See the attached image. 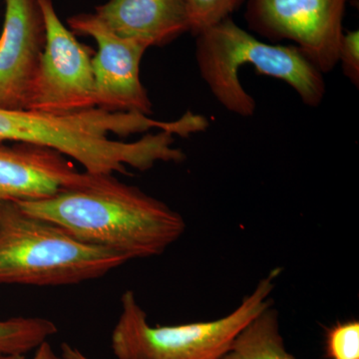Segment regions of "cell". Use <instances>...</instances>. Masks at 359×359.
<instances>
[{
  "label": "cell",
  "mask_w": 359,
  "mask_h": 359,
  "mask_svg": "<svg viewBox=\"0 0 359 359\" xmlns=\"http://www.w3.org/2000/svg\"><path fill=\"white\" fill-rule=\"evenodd\" d=\"M61 349H62V356L66 359H91L88 356L85 355L76 347L70 346L69 344H66V342L62 344Z\"/></svg>",
  "instance_id": "cell-17"
},
{
  "label": "cell",
  "mask_w": 359,
  "mask_h": 359,
  "mask_svg": "<svg viewBox=\"0 0 359 359\" xmlns=\"http://www.w3.org/2000/svg\"><path fill=\"white\" fill-rule=\"evenodd\" d=\"M103 175L79 172L57 151L29 143L0 142V203L39 201L96 183Z\"/></svg>",
  "instance_id": "cell-9"
},
{
  "label": "cell",
  "mask_w": 359,
  "mask_h": 359,
  "mask_svg": "<svg viewBox=\"0 0 359 359\" xmlns=\"http://www.w3.org/2000/svg\"><path fill=\"white\" fill-rule=\"evenodd\" d=\"M32 359H66L62 355L59 356L54 351L53 347L48 341H44L35 349V354Z\"/></svg>",
  "instance_id": "cell-16"
},
{
  "label": "cell",
  "mask_w": 359,
  "mask_h": 359,
  "mask_svg": "<svg viewBox=\"0 0 359 359\" xmlns=\"http://www.w3.org/2000/svg\"><path fill=\"white\" fill-rule=\"evenodd\" d=\"M190 18V32L195 36L230 18L243 0H186Z\"/></svg>",
  "instance_id": "cell-13"
},
{
  "label": "cell",
  "mask_w": 359,
  "mask_h": 359,
  "mask_svg": "<svg viewBox=\"0 0 359 359\" xmlns=\"http://www.w3.org/2000/svg\"><path fill=\"white\" fill-rule=\"evenodd\" d=\"M196 59L201 76L222 106L233 114L250 117L256 101L240 82L242 66L282 80L302 102L316 107L325 95L323 74L295 46L264 43L236 25L231 18L198 34Z\"/></svg>",
  "instance_id": "cell-2"
},
{
  "label": "cell",
  "mask_w": 359,
  "mask_h": 359,
  "mask_svg": "<svg viewBox=\"0 0 359 359\" xmlns=\"http://www.w3.org/2000/svg\"><path fill=\"white\" fill-rule=\"evenodd\" d=\"M347 0H248L250 29L273 41L294 42L323 74L339 63Z\"/></svg>",
  "instance_id": "cell-6"
},
{
  "label": "cell",
  "mask_w": 359,
  "mask_h": 359,
  "mask_svg": "<svg viewBox=\"0 0 359 359\" xmlns=\"http://www.w3.org/2000/svg\"><path fill=\"white\" fill-rule=\"evenodd\" d=\"M129 259L0 203V285L60 287L95 280Z\"/></svg>",
  "instance_id": "cell-3"
},
{
  "label": "cell",
  "mask_w": 359,
  "mask_h": 359,
  "mask_svg": "<svg viewBox=\"0 0 359 359\" xmlns=\"http://www.w3.org/2000/svg\"><path fill=\"white\" fill-rule=\"evenodd\" d=\"M222 359H297L287 351L280 332L278 313L264 309L238 334Z\"/></svg>",
  "instance_id": "cell-11"
},
{
  "label": "cell",
  "mask_w": 359,
  "mask_h": 359,
  "mask_svg": "<svg viewBox=\"0 0 359 359\" xmlns=\"http://www.w3.org/2000/svg\"><path fill=\"white\" fill-rule=\"evenodd\" d=\"M0 36V109L27 110L46 32L39 0H4Z\"/></svg>",
  "instance_id": "cell-8"
},
{
  "label": "cell",
  "mask_w": 359,
  "mask_h": 359,
  "mask_svg": "<svg viewBox=\"0 0 359 359\" xmlns=\"http://www.w3.org/2000/svg\"><path fill=\"white\" fill-rule=\"evenodd\" d=\"M15 204L82 242L114 250L129 261L160 256L186 231L178 212L113 175L47 199Z\"/></svg>",
  "instance_id": "cell-1"
},
{
  "label": "cell",
  "mask_w": 359,
  "mask_h": 359,
  "mask_svg": "<svg viewBox=\"0 0 359 359\" xmlns=\"http://www.w3.org/2000/svg\"><path fill=\"white\" fill-rule=\"evenodd\" d=\"M46 41L27 110L68 114L96 107L93 50L60 20L52 0H39Z\"/></svg>",
  "instance_id": "cell-5"
},
{
  "label": "cell",
  "mask_w": 359,
  "mask_h": 359,
  "mask_svg": "<svg viewBox=\"0 0 359 359\" xmlns=\"http://www.w3.org/2000/svg\"><path fill=\"white\" fill-rule=\"evenodd\" d=\"M344 75L355 87L359 86V32L353 30L342 34L339 50V63Z\"/></svg>",
  "instance_id": "cell-15"
},
{
  "label": "cell",
  "mask_w": 359,
  "mask_h": 359,
  "mask_svg": "<svg viewBox=\"0 0 359 359\" xmlns=\"http://www.w3.org/2000/svg\"><path fill=\"white\" fill-rule=\"evenodd\" d=\"M280 273L273 269L228 316L186 325L152 327L136 295L126 290L111 334L113 353L118 359H222L250 321L271 306Z\"/></svg>",
  "instance_id": "cell-4"
},
{
  "label": "cell",
  "mask_w": 359,
  "mask_h": 359,
  "mask_svg": "<svg viewBox=\"0 0 359 359\" xmlns=\"http://www.w3.org/2000/svg\"><path fill=\"white\" fill-rule=\"evenodd\" d=\"M71 32L95 40L92 58L96 107L111 112L152 114V102L142 84L140 65L147 44L116 34L95 13H80L68 20Z\"/></svg>",
  "instance_id": "cell-7"
},
{
  "label": "cell",
  "mask_w": 359,
  "mask_h": 359,
  "mask_svg": "<svg viewBox=\"0 0 359 359\" xmlns=\"http://www.w3.org/2000/svg\"><path fill=\"white\" fill-rule=\"evenodd\" d=\"M94 13L116 34L149 47L164 46L190 32L186 0H109Z\"/></svg>",
  "instance_id": "cell-10"
},
{
  "label": "cell",
  "mask_w": 359,
  "mask_h": 359,
  "mask_svg": "<svg viewBox=\"0 0 359 359\" xmlns=\"http://www.w3.org/2000/svg\"><path fill=\"white\" fill-rule=\"evenodd\" d=\"M55 323L43 318L0 320V355H25L57 334Z\"/></svg>",
  "instance_id": "cell-12"
},
{
  "label": "cell",
  "mask_w": 359,
  "mask_h": 359,
  "mask_svg": "<svg viewBox=\"0 0 359 359\" xmlns=\"http://www.w3.org/2000/svg\"><path fill=\"white\" fill-rule=\"evenodd\" d=\"M327 353L332 359H359V323L348 320L330 328Z\"/></svg>",
  "instance_id": "cell-14"
},
{
  "label": "cell",
  "mask_w": 359,
  "mask_h": 359,
  "mask_svg": "<svg viewBox=\"0 0 359 359\" xmlns=\"http://www.w3.org/2000/svg\"><path fill=\"white\" fill-rule=\"evenodd\" d=\"M0 359H25V355H0Z\"/></svg>",
  "instance_id": "cell-18"
}]
</instances>
